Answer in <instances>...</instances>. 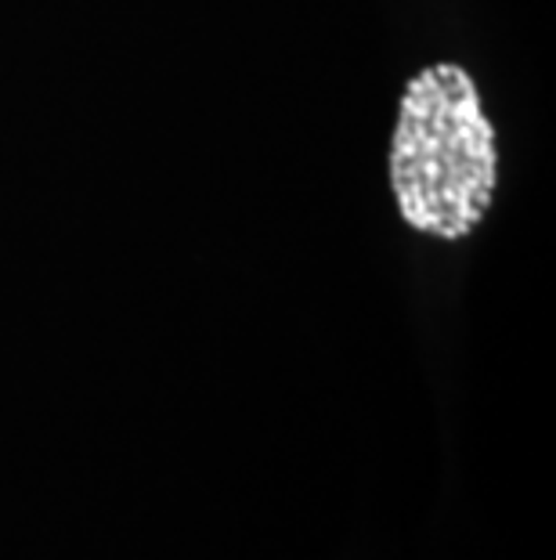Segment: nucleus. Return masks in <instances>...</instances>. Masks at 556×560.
Segmentation results:
<instances>
[{
    "label": "nucleus",
    "instance_id": "1",
    "mask_svg": "<svg viewBox=\"0 0 556 560\" xmlns=\"http://www.w3.org/2000/svg\"><path fill=\"white\" fill-rule=\"evenodd\" d=\"M470 69L434 62L409 80L390 135L387 177L412 232L456 243L488 218L499 145Z\"/></svg>",
    "mask_w": 556,
    "mask_h": 560
}]
</instances>
